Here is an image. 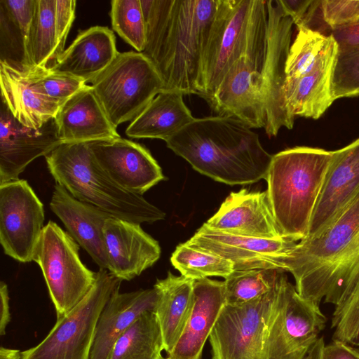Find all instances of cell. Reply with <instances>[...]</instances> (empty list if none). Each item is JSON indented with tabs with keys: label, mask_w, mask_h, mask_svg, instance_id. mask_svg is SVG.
Instances as JSON below:
<instances>
[{
	"label": "cell",
	"mask_w": 359,
	"mask_h": 359,
	"mask_svg": "<svg viewBox=\"0 0 359 359\" xmlns=\"http://www.w3.org/2000/svg\"><path fill=\"white\" fill-rule=\"evenodd\" d=\"M165 142L194 170L229 185L265 179L272 158L258 135L233 116L195 118Z\"/></svg>",
	"instance_id": "obj_3"
},
{
	"label": "cell",
	"mask_w": 359,
	"mask_h": 359,
	"mask_svg": "<svg viewBox=\"0 0 359 359\" xmlns=\"http://www.w3.org/2000/svg\"><path fill=\"white\" fill-rule=\"evenodd\" d=\"M194 280L168 273L154 285L157 294L154 309L161 331L164 351L169 354L180 339L194 304Z\"/></svg>",
	"instance_id": "obj_29"
},
{
	"label": "cell",
	"mask_w": 359,
	"mask_h": 359,
	"mask_svg": "<svg viewBox=\"0 0 359 359\" xmlns=\"http://www.w3.org/2000/svg\"><path fill=\"white\" fill-rule=\"evenodd\" d=\"M75 0H36L26 46V67L48 69L65 50Z\"/></svg>",
	"instance_id": "obj_20"
},
{
	"label": "cell",
	"mask_w": 359,
	"mask_h": 359,
	"mask_svg": "<svg viewBox=\"0 0 359 359\" xmlns=\"http://www.w3.org/2000/svg\"><path fill=\"white\" fill-rule=\"evenodd\" d=\"M334 151L294 147L274 155L267 171V193L285 239L298 243L308 236Z\"/></svg>",
	"instance_id": "obj_4"
},
{
	"label": "cell",
	"mask_w": 359,
	"mask_h": 359,
	"mask_svg": "<svg viewBox=\"0 0 359 359\" xmlns=\"http://www.w3.org/2000/svg\"><path fill=\"white\" fill-rule=\"evenodd\" d=\"M338 45L332 36L312 69L303 76L285 80L283 95L290 114L319 118L334 101L332 77Z\"/></svg>",
	"instance_id": "obj_24"
},
{
	"label": "cell",
	"mask_w": 359,
	"mask_h": 359,
	"mask_svg": "<svg viewBox=\"0 0 359 359\" xmlns=\"http://www.w3.org/2000/svg\"><path fill=\"white\" fill-rule=\"evenodd\" d=\"M183 95L178 91L159 93L130 122L126 134L131 138L164 141L173 136L195 118Z\"/></svg>",
	"instance_id": "obj_30"
},
{
	"label": "cell",
	"mask_w": 359,
	"mask_h": 359,
	"mask_svg": "<svg viewBox=\"0 0 359 359\" xmlns=\"http://www.w3.org/2000/svg\"><path fill=\"white\" fill-rule=\"evenodd\" d=\"M50 208L99 268L107 270L109 262L103 227L106 220L112 216L97 207L78 200L57 183L54 186Z\"/></svg>",
	"instance_id": "obj_22"
},
{
	"label": "cell",
	"mask_w": 359,
	"mask_h": 359,
	"mask_svg": "<svg viewBox=\"0 0 359 359\" xmlns=\"http://www.w3.org/2000/svg\"><path fill=\"white\" fill-rule=\"evenodd\" d=\"M29 67L34 89L60 106L87 85L83 81L69 74L49 69Z\"/></svg>",
	"instance_id": "obj_38"
},
{
	"label": "cell",
	"mask_w": 359,
	"mask_h": 359,
	"mask_svg": "<svg viewBox=\"0 0 359 359\" xmlns=\"http://www.w3.org/2000/svg\"><path fill=\"white\" fill-rule=\"evenodd\" d=\"M205 224L212 230L233 235L284 238L274 217L267 191L242 189L231 192Z\"/></svg>",
	"instance_id": "obj_19"
},
{
	"label": "cell",
	"mask_w": 359,
	"mask_h": 359,
	"mask_svg": "<svg viewBox=\"0 0 359 359\" xmlns=\"http://www.w3.org/2000/svg\"><path fill=\"white\" fill-rule=\"evenodd\" d=\"M45 158L57 184L78 200L112 217L141 224L153 223L165 216L142 196L118 186L98 164L89 143H62Z\"/></svg>",
	"instance_id": "obj_5"
},
{
	"label": "cell",
	"mask_w": 359,
	"mask_h": 359,
	"mask_svg": "<svg viewBox=\"0 0 359 359\" xmlns=\"http://www.w3.org/2000/svg\"><path fill=\"white\" fill-rule=\"evenodd\" d=\"M291 43L285 63V80L299 79L309 73L332 39V35L301 26Z\"/></svg>",
	"instance_id": "obj_35"
},
{
	"label": "cell",
	"mask_w": 359,
	"mask_h": 359,
	"mask_svg": "<svg viewBox=\"0 0 359 359\" xmlns=\"http://www.w3.org/2000/svg\"><path fill=\"white\" fill-rule=\"evenodd\" d=\"M119 52L110 29L93 26L81 31L49 69L90 82L114 60Z\"/></svg>",
	"instance_id": "obj_27"
},
{
	"label": "cell",
	"mask_w": 359,
	"mask_h": 359,
	"mask_svg": "<svg viewBox=\"0 0 359 359\" xmlns=\"http://www.w3.org/2000/svg\"><path fill=\"white\" fill-rule=\"evenodd\" d=\"M62 143H90L120 137L91 86L65 102L54 118Z\"/></svg>",
	"instance_id": "obj_23"
},
{
	"label": "cell",
	"mask_w": 359,
	"mask_h": 359,
	"mask_svg": "<svg viewBox=\"0 0 359 359\" xmlns=\"http://www.w3.org/2000/svg\"><path fill=\"white\" fill-rule=\"evenodd\" d=\"M332 35L338 45V49L359 46V23L355 25L331 29Z\"/></svg>",
	"instance_id": "obj_43"
},
{
	"label": "cell",
	"mask_w": 359,
	"mask_h": 359,
	"mask_svg": "<svg viewBox=\"0 0 359 359\" xmlns=\"http://www.w3.org/2000/svg\"><path fill=\"white\" fill-rule=\"evenodd\" d=\"M119 289L114 291L100 315L90 359H109L116 340L131 324L144 312H154L157 294L154 287L128 292Z\"/></svg>",
	"instance_id": "obj_25"
},
{
	"label": "cell",
	"mask_w": 359,
	"mask_h": 359,
	"mask_svg": "<svg viewBox=\"0 0 359 359\" xmlns=\"http://www.w3.org/2000/svg\"><path fill=\"white\" fill-rule=\"evenodd\" d=\"M233 264L234 271L281 270L280 259L297 244L285 238H264L215 231L205 224L185 243Z\"/></svg>",
	"instance_id": "obj_14"
},
{
	"label": "cell",
	"mask_w": 359,
	"mask_h": 359,
	"mask_svg": "<svg viewBox=\"0 0 359 359\" xmlns=\"http://www.w3.org/2000/svg\"><path fill=\"white\" fill-rule=\"evenodd\" d=\"M103 233L107 271L121 280L135 278L160 258L158 242L140 224L111 217L104 223Z\"/></svg>",
	"instance_id": "obj_18"
},
{
	"label": "cell",
	"mask_w": 359,
	"mask_h": 359,
	"mask_svg": "<svg viewBox=\"0 0 359 359\" xmlns=\"http://www.w3.org/2000/svg\"><path fill=\"white\" fill-rule=\"evenodd\" d=\"M268 43L261 73L269 137L276 136L280 129H292L294 118L287 111L283 86L285 63L291 46L292 20L283 11L278 0H267Z\"/></svg>",
	"instance_id": "obj_13"
},
{
	"label": "cell",
	"mask_w": 359,
	"mask_h": 359,
	"mask_svg": "<svg viewBox=\"0 0 359 359\" xmlns=\"http://www.w3.org/2000/svg\"><path fill=\"white\" fill-rule=\"evenodd\" d=\"M319 305L302 297L284 273L266 325L262 359H304L325 328Z\"/></svg>",
	"instance_id": "obj_9"
},
{
	"label": "cell",
	"mask_w": 359,
	"mask_h": 359,
	"mask_svg": "<svg viewBox=\"0 0 359 359\" xmlns=\"http://www.w3.org/2000/svg\"><path fill=\"white\" fill-rule=\"evenodd\" d=\"M21 351L16 348H0V359H20Z\"/></svg>",
	"instance_id": "obj_46"
},
{
	"label": "cell",
	"mask_w": 359,
	"mask_h": 359,
	"mask_svg": "<svg viewBox=\"0 0 359 359\" xmlns=\"http://www.w3.org/2000/svg\"><path fill=\"white\" fill-rule=\"evenodd\" d=\"M280 280L273 289L255 299L224 304L208 338L212 359H262L264 333Z\"/></svg>",
	"instance_id": "obj_11"
},
{
	"label": "cell",
	"mask_w": 359,
	"mask_h": 359,
	"mask_svg": "<svg viewBox=\"0 0 359 359\" xmlns=\"http://www.w3.org/2000/svg\"><path fill=\"white\" fill-rule=\"evenodd\" d=\"M100 167L121 188L141 195L165 179L162 170L150 151L127 139L89 143Z\"/></svg>",
	"instance_id": "obj_16"
},
{
	"label": "cell",
	"mask_w": 359,
	"mask_h": 359,
	"mask_svg": "<svg viewBox=\"0 0 359 359\" xmlns=\"http://www.w3.org/2000/svg\"><path fill=\"white\" fill-rule=\"evenodd\" d=\"M283 12L298 27H306L320 6L316 0H278Z\"/></svg>",
	"instance_id": "obj_41"
},
{
	"label": "cell",
	"mask_w": 359,
	"mask_h": 359,
	"mask_svg": "<svg viewBox=\"0 0 359 359\" xmlns=\"http://www.w3.org/2000/svg\"><path fill=\"white\" fill-rule=\"evenodd\" d=\"M320 359H359V348L339 341L324 346Z\"/></svg>",
	"instance_id": "obj_42"
},
{
	"label": "cell",
	"mask_w": 359,
	"mask_h": 359,
	"mask_svg": "<svg viewBox=\"0 0 359 359\" xmlns=\"http://www.w3.org/2000/svg\"><path fill=\"white\" fill-rule=\"evenodd\" d=\"M194 304L182 336L165 359H201L204 345L226 304L224 281L195 280Z\"/></svg>",
	"instance_id": "obj_26"
},
{
	"label": "cell",
	"mask_w": 359,
	"mask_h": 359,
	"mask_svg": "<svg viewBox=\"0 0 359 359\" xmlns=\"http://www.w3.org/2000/svg\"><path fill=\"white\" fill-rule=\"evenodd\" d=\"M358 190L359 138L334 151L307 237L315 236L323 231Z\"/></svg>",
	"instance_id": "obj_21"
},
{
	"label": "cell",
	"mask_w": 359,
	"mask_h": 359,
	"mask_svg": "<svg viewBox=\"0 0 359 359\" xmlns=\"http://www.w3.org/2000/svg\"><path fill=\"white\" fill-rule=\"evenodd\" d=\"M109 15L113 29L137 52L142 53L147 30L141 0H112Z\"/></svg>",
	"instance_id": "obj_36"
},
{
	"label": "cell",
	"mask_w": 359,
	"mask_h": 359,
	"mask_svg": "<svg viewBox=\"0 0 359 359\" xmlns=\"http://www.w3.org/2000/svg\"><path fill=\"white\" fill-rule=\"evenodd\" d=\"M11 320V313L9 305V295L7 284L0 283V335L6 334V330Z\"/></svg>",
	"instance_id": "obj_44"
},
{
	"label": "cell",
	"mask_w": 359,
	"mask_h": 359,
	"mask_svg": "<svg viewBox=\"0 0 359 359\" xmlns=\"http://www.w3.org/2000/svg\"><path fill=\"white\" fill-rule=\"evenodd\" d=\"M79 245L57 223L44 226L32 261L41 268L57 318L65 316L88 294L96 272L88 269L79 256Z\"/></svg>",
	"instance_id": "obj_7"
},
{
	"label": "cell",
	"mask_w": 359,
	"mask_h": 359,
	"mask_svg": "<svg viewBox=\"0 0 359 359\" xmlns=\"http://www.w3.org/2000/svg\"><path fill=\"white\" fill-rule=\"evenodd\" d=\"M284 272L266 269L233 271L224 281L226 304H243L264 295L276 286Z\"/></svg>",
	"instance_id": "obj_33"
},
{
	"label": "cell",
	"mask_w": 359,
	"mask_h": 359,
	"mask_svg": "<svg viewBox=\"0 0 359 359\" xmlns=\"http://www.w3.org/2000/svg\"><path fill=\"white\" fill-rule=\"evenodd\" d=\"M147 41L163 90L202 96L203 63L218 0H141Z\"/></svg>",
	"instance_id": "obj_1"
},
{
	"label": "cell",
	"mask_w": 359,
	"mask_h": 359,
	"mask_svg": "<svg viewBox=\"0 0 359 359\" xmlns=\"http://www.w3.org/2000/svg\"><path fill=\"white\" fill-rule=\"evenodd\" d=\"M280 264L302 297L337 305L359 279V190L323 231L297 243Z\"/></svg>",
	"instance_id": "obj_2"
},
{
	"label": "cell",
	"mask_w": 359,
	"mask_h": 359,
	"mask_svg": "<svg viewBox=\"0 0 359 359\" xmlns=\"http://www.w3.org/2000/svg\"><path fill=\"white\" fill-rule=\"evenodd\" d=\"M332 341L359 346V279L334 306Z\"/></svg>",
	"instance_id": "obj_37"
},
{
	"label": "cell",
	"mask_w": 359,
	"mask_h": 359,
	"mask_svg": "<svg viewBox=\"0 0 359 359\" xmlns=\"http://www.w3.org/2000/svg\"><path fill=\"white\" fill-rule=\"evenodd\" d=\"M60 144L54 118L39 129L26 127L1 100L0 184L19 179L31 162L46 156Z\"/></svg>",
	"instance_id": "obj_17"
},
{
	"label": "cell",
	"mask_w": 359,
	"mask_h": 359,
	"mask_svg": "<svg viewBox=\"0 0 359 359\" xmlns=\"http://www.w3.org/2000/svg\"><path fill=\"white\" fill-rule=\"evenodd\" d=\"M36 0H0V60L26 67V46Z\"/></svg>",
	"instance_id": "obj_31"
},
{
	"label": "cell",
	"mask_w": 359,
	"mask_h": 359,
	"mask_svg": "<svg viewBox=\"0 0 359 359\" xmlns=\"http://www.w3.org/2000/svg\"><path fill=\"white\" fill-rule=\"evenodd\" d=\"M43 205L28 182L0 184V243L4 254L27 263L44 228Z\"/></svg>",
	"instance_id": "obj_12"
},
{
	"label": "cell",
	"mask_w": 359,
	"mask_h": 359,
	"mask_svg": "<svg viewBox=\"0 0 359 359\" xmlns=\"http://www.w3.org/2000/svg\"><path fill=\"white\" fill-rule=\"evenodd\" d=\"M1 100L26 127L39 129L53 119L60 105L39 93L32 86L29 67L0 60Z\"/></svg>",
	"instance_id": "obj_28"
},
{
	"label": "cell",
	"mask_w": 359,
	"mask_h": 359,
	"mask_svg": "<svg viewBox=\"0 0 359 359\" xmlns=\"http://www.w3.org/2000/svg\"><path fill=\"white\" fill-rule=\"evenodd\" d=\"M163 359H165V358H163Z\"/></svg>",
	"instance_id": "obj_47"
},
{
	"label": "cell",
	"mask_w": 359,
	"mask_h": 359,
	"mask_svg": "<svg viewBox=\"0 0 359 359\" xmlns=\"http://www.w3.org/2000/svg\"><path fill=\"white\" fill-rule=\"evenodd\" d=\"M84 299L67 315L57 318L37 345L21 351L20 359H90L100 315L122 280L99 269Z\"/></svg>",
	"instance_id": "obj_8"
},
{
	"label": "cell",
	"mask_w": 359,
	"mask_h": 359,
	"mask_svg": "<svg viewBox=\"0 0 359 359\" xmlns=\"http://www.w3.org/2000/svg\"><path fill=\"white\" fill-rule=\"evenodd\" d=\"M91 83L116 128L134 120L164 90L163 80L152 62L143 53L135 51L119 52Z\"/></svg>",
	"instance_id": "obj_6"
},
{
	"label": "cell",
	"mask_w": 359,
	"mask_h": 359,
	"mask_svg": "<svg viewBox=\"0 0 359 359\" xmlns=\"http://www.w3.org/2000/svg\"><path fill=\"white\" fill-rule=\"evenodd\" d=\"M263 1L218 0L203 63L201 97L207 101L232 65L246 54Z\"/></svg>",
	"instance_id": "obj_10"
},
{
	"label": "cell",
	"mask_w": 359,
	"mask_h": 359,
	"mask_svg": "<svg viewBox=\"0 0 359 359\" xmlns=\"http://www.w3.org/2000/svg\"><path fill=\"white\" fill-rule=\"evenodd\" d=\"M324 346L325 341L323 337H319L304 359H320Z\"/></svg>",
	"instance_id": "obj_45"
},
{
	"label": "cell",
	"mask_w": 359,
	"mask_h": 359,
	"mask_svg": "<svg viewBox=\"0 0 359 359\" xmlns=\"http://www.w3.org/2000/svg\"><path fill=\"white\" fill-rule=\"evenodd\" d=\"M170 262L182 276L194 280L210 276L226 278L234 271L231 262L185 243L177 246Z\"/></svg>",
	"instance_id": "obj_34"
},
{
	"label": "cell",
	"mask_w": 359,
	"mask_h": 359,
	"mask_svg": "<svg viewBox=\"0 0 359 359\" xmlns=\"http://www.w3.org/2000/svg\"><path fill=\"white\" fill-rule=\"evenodd\" d=\"M320 9L328 32L359 23V0H323Z\"/></svg>",
	"instance_id": "obj_40"
},
{
	"label": "cell",
	"mask_w": 359,
	"mask_h": 359,
	"mask_svg": "<svg viewBox=\"0 0 359 359\" xmlns=\"http://www.w3.org/2000/svg\"><path fill=\"white\" fill-rule=\"evenodd\" d=\"M161 331L154 311L142 313L116 340L109 359H163Z\"/></svg>",
	"instance_id": "obj_32"
},
{
	"label": "cell",
	"mask_w": 359,
	"mask_h": 359,
	"mask_svg": "<svg viewBox=\"0 0 359 359\" xmlns=\"http://www.w3.org/2000/svg\"><path fill=\"white\" fill-rule=\"evenodd\" d=\"M208 102L218 115L235 117L251 128L266 126L262 81L248 55L232 65Z\"/></svg>",
	"instance_id": "obj_15"
},
{
	"label": "cell",
	"mask_w": 359,
	"mask_h": 359,
	"mask_svg": "<svg viewBox=\"0 0 359 359\" xmlns=\"http://www.w3.org/2000/svg\"><path fill=\"white\" fill-rule=\"evenodd\" d=\"M334 100L359 95V46L338 49L333 71Z\"/></svg>",
	"instance_id": "obj_39"
}]
</instances>
